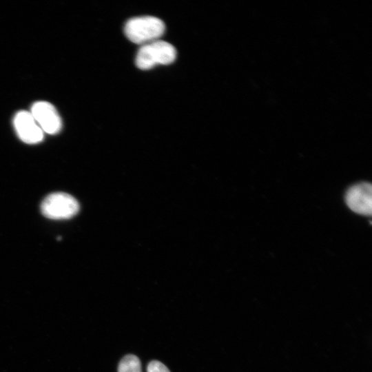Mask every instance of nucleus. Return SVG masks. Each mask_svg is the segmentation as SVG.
<instances>
[{
    "mask_svg": "<svg viewBox=\"0 0 372 372\" xmlns=\"http://www.w3.org/2000/svg\"><path fill=\"white\" fill-rule=\"evenodd\" d=\"M41 209L43 215L48 218L68 219L78 213L79 205L71 195L64 192H55L48 195L43 200Z\"/></svg>",
    "mask_w": 372,
    "mask_h": 372,
    "instance_id": "3",
    "label": "nucleus"
},
{
    "mask_svg": "<svg viewBox=\"0 0 372 372\" xmlns=\"http://www.w3.org/2000/svg\"><path fill=\"white\" fill-rule=\"evenodd\" d=\"M43 132L54 134L58 133L62 126L61 118L54 107L48 102L35 103L30 112Z\"/></svg>",
    "mask_w": 372,
    "mask_h": 372,
    "instance_id": "5",
    "label": "nucleus"
},
{
    "mask_svg": "<svg viewBox=\"0 0 372 372\" xmlns=\"http://www.w3.org/2000/svg\"><path fill=\"white\" fill-rule=\"evenodd\" d=\"M165 30L164 22L151 16L132 18L126 22L124 28L127 38L132 43L142 45L158 40Z\"/></svg>",
    "mask_w": 372,
    "mask_h": 372,
    "instance_id": "1",
    "label": "nucleus"
},
{
    "mask_svg": "<svg viewBox=\"0 0 372 372\" xmlns=\"http://www.w3.org/2000/svg\"><path fill=\"white\" fill-rule=\"evenodd\" d=\"M118 372H141V362L134 355H127L120 361Z\"/></svg>",
    "mask_w": 372,
    "mask_h": 372,
    "instance_id": "7",
    "label": "nucleus"
},
{
    "mask_svg": "<svg viewBox=\"0 0 372 372\" xmlns=\"http://www.w3.org/2000/svg\"><path fill=\"white\" fill-rule=\"evenodd\" d=\"M147 372H170L167 366L162 362L153 360L150 362L147 367Z\"/></svg>",
    "mask_w": 372,
    "mask_h": 372,
    "instance_id": "8",
    "label": "nucleus"
},
{
    "mask_svg": "<svg viewBox=\"0 0 372 372\" xmlns=\"http://www.w3.org/2000/svg\"><path fill=\"white\" fill-rule=\"evenodd\" d=\"M176 57L175 48L168 42L156 40L143 45L136 56V65L141 70H149L156 65H168Z\"/></svg>",
    "mask_w": 372,
    "mask_h": 372,
    "instance_id": "2",
    "label": "nucleus"
},
{
    "mask_svg": "<svg viewBox=\"0 0 372 372\" xmlns=\"http://www.w3.org/2000/svg\"><path fill=\"white\" fill-rule=\"evenodd\" d=\"M14 127L19 137L25 143L34 144L41 142L43 132L37 124L30 112L20 111L14 116Z\"/></svg>",
    "mask_w": 372,
    "mask_h": 372,
    "instance_id": "6",
    "label": "nucleus"
},
{
    "mask_svg": "<svg viewBox=\"0 0 372 372\" xmlns=\"http://www.w3.org/2000/svg\"><path fill=\"white\" fill-rule=\"evenodd\" d=\"M348 207L354 212L364 215H371V185L360 183L351 187L345 195Z\"/></svg>",
    "mask_w": 372,
    "mask_h": 372,
    "instance_id": "4",
    "label": "nucleus"
}]
</instances>
